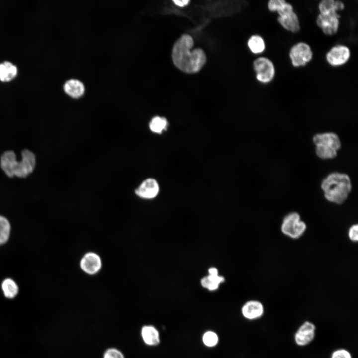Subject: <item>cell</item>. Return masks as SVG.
<instances>
[{"mask_svg":"<svg viewBox=\"0 0 358 358\" xmlns=\"http://www.w3.org/2000/svg\"><path fill=\"white\" fill-rule=\"evenodd\" d=\"M193 45L191 36L184 34L174 44L172 50V60L174 65L181 71L194 73L199 71L205 63L206 58L200 48L190 50Z\"/></svg>","mask_w":358,"mask_h":358,"instance_id":"6da1fadb","label":"cell"},{"mask_svg":"<svg viewBox=\"0 0 358 358\" xmlns=\"http://www.w3.org/2000/svg\"><path fill=\"white\" fill-rule=\"evenodd\" d=\"M321 188L327 201L336 204H342L348 198L351 191V179L346 173L332 172L322 180Z\"/></svg>","mask_w":358,"mask_h":358,"instance_id":"7a4b0ae2","label":"cell"},{"mask_svg":"<svg viewBox=\"0 0 358 358\" xmlns=\"http://www.w3.org/2000/svg\"><path fill=\"white\" fill-rule=\"evenodd\" d=\"M268 8L271 12H277V21L285 29L293 33L299 31L298 17L290 3L284 0H270L268 3Z\"/></svg>","mask_w":358,"mask_h":358,"instance_id":"3957f363","label":"cell"},{"mask_svg":"<svg viewBox=\"0 0 358 358\" xmlns=\"http://www.w3.org/2000/svg\"><path fill=\"white\" fill-rule=\"evenodd\" d=\"M312 141L316 155L323 160L335 158L341 147L338 135L332 132L317 133L313 136Z\"/></svg>","mask_w":358,"mask_h":358,"instance_id":"277c9868","label":"cell"},{"mask_svg":"<svg viewBox=\"0 0 358 358\" xmlns=\"http://www.w3.org/2000/svg\"><path fill=\"white\" fill-rule=\"evenodd\" d=\"M306 228V223L301 220L300 215L296 212H291L285 215L281 225L282 233L293 239L301 237Z\"/></svg>","mask_w":358,"mask_h":358,"instance_id":"5b68a950","label":"cell"},{"mask_svg":"<svg viewBox=\"0 0 358 358\" xmlns=\"http://www.w3.org/2000/svg\"><path fill=\"white\" fill-rule=\"evenodd\" d=\"M253 68L257 80L263 83H268L274 78L275 70L273 62L268 58L260 57L253 62Z\"/></svg>","mask_w":358,"mask_h":358,"instance_id":"8992f818","label":"cell"},{"mask_svg":"<svg viewBox=\"0 0 358 358\" xmlns=\"http://www.w3.org/2000/svg\"><path fill=\"white\" fill-rule=\"evenodd\" d=\"M289 56L292 65L299 67L305 66L312 60L313 52L308 44L300 42L291 47Z\"/></svg>","mask_w":358,"mask_h":358,"instance_id":"52a82bcc","label":"cell"},{"mask_svg":"<svg viewBox=\"0 0 358 358\" xmlns=\"http://www.w3.org/2000/svg\"><path fill=\"white\" fill-rule=\"evenodd\" d=\"M21 160L16 161L14 171V176L25 178L31 173L36 165V157L34 154L28 149L22 151Z\"/></svg>","mask_w":358,"mask_h":358,"instance_id":"ba28073f","label":"cell"},{"mask_svg":"<svg viewBox=\"0 0 358 358\" xmlns=\"http://www.w3.org/2000/svg\"><path fill=\"white\" fill-rule=\"evenodd\" d=\"M340 15L337 12L319 14L316 19L317 26L326 35L336 34L339 28Z\"/></svg>","mask_w":358,"mask_h":358,"instance_id":"9c48e42d","label":"cell"},{"mask_svg":"<svg viewBox=\"0 0 358 358\" xmlns=\"http://www.w3.org/2000/svg\"><path fill=\"white\" fill-rule=\"evenodd\" d=\"M350 56V50L347 46L338 45L330 49L326 54V59L330 65L337 67L346 64Z\"/></svg>","mask_w":358,"mask_h":358,"instance_id":"30bf717a","label":"cell"},{"mask_svg":"<svg viewBox=\"0 0 358 358\" xmlns=\"http://www.w3.org/2000/svg\"><path fill=\"white\" fill-rule=\"evenodd\" d=\"M80 266L85 273L94 275L97 273L101 269L102 261L97 254L89 252L82 257L80 262Z\"/></svg>","mask_w":358,"mask_h":358,"instance_id":"8fae6325","label":"cell"},{"mask_svg":"<svg viewBox=\"0 0 358 358\" xmlns=\"http://www.w3.org/2000/svg\"><path fill=\"white\" fill-rule=\"evenodd\" d=\"M159 191L160 186L157 181L153 178H148L141 183L135 192L141 198L151 199L158 195Z\"/></svg>","mask_w":358,"mask_h":358,"instance_id":"7c38bea8","label":"cell"},{"mask_svg":"<svg viewBox=\"0 0 358 358\" xmlns=\"http://www.w3.org/2000/svg\"><path fill=\"white\" fill-rule=\"evenodd\" d=\"M315 330L316 327L313 323L309 321L305 322L295 333V343L300 346L309 344L315 337Z\"/></svg>","mask_w":358,"mask_h":358,"instance_id":"4fadbf2b","label":"cell"},{"mask_svg":"<svg viewBox=\"0 0 358 358\" xmlns=\"http://www.w3.org/2000/svg\"><path fill=\"white\" fill-rule=\"evenodd\" d=\"M63 89L67 95L73 98L80 97L85 91L84 83L81 80L75 78L67 80L63 84Z\"/></svg>","mask_w":358,"mask_h":358,"instance_id":"5bb4252c","label":"cell"},{"mask_svg":"<svg viewBox=\"0 0 358 358\" xmlns=\"http://www.w3.org/2000/svg\"><path fill=\"white\" fill-rule=\"evenodd\" d=\"M264 306L261 302L257 300H250L246 302L242 307L243 316L250 320L261 317L264 313Z\"/></svg>","mask_w":358,"mask_h":358,"instance_id":"9a60e30c","label":"cell"},{"mask_svg":"<svg viewBox=\"0 0 358 358\" xmlns=\"http://www.w3.org/2000/svg\"><path fill=\"white\" fill-rule=\"evenodd\" d=\"M18 69L16 65L9 61L0 63V81L8 83L16 78Z\"/></svg>","mask_w":358,"mask_h":358,"instance_id":"2e32d148","label":"cell"},{"mask_svg":"<svg viewBox=\"0 0 358 358\" xmlns=\"http://www.w3.org/2000/svg\"><path fill=\"white\" fill-rule=\"evenodd\" d=\"M16 156L13 151H7L3 153L0 158V165L1 169L9 177H13Z\"/></svg>","mask_w":358,"mask_h":358,"instance_id":"e0dca14e","label":"cell"},{"mask_svg":"<svg viewBox=\"0 0 358 358\" xmlns=\"http://www.w3.org/2000/svg\"><path fill=\"white\" fill-rule=\"evenodd\" d=\"M142 338L145 344L156 346L160 343V336L156 328L151 325L144 326L141 329Z\"/></svg>","mask_w":358,"mask_h":358,"instance_id":"ac0fdd59","label":"cell"},{"mask_svg":"<svg viewBox=\"0 0 358 358\" xmlns=\"http://www.w3.org/2000/svg\"><path fill=\"white\" fill-rule=\"evenodd\" d=\"M345 8L344 3L340 0H323L318 4L320 14H326L331 12H339Z\"/></svg>","mask_w":358,"mask_h":358,"instance_id":"d6986e66","label":"cell"},{"mask_svg":"<svg viewBox=\"0 0 358 358\" xmlns=\"http://www.w3.org/2000/svg\"><path fill=\"white\" fill-rule=\"evenodd\" d=\"M224 281L225 278L219 274L216 276L207 275L201 278L200 284L204 288L212 291L217 290L220 285Z\"/></svg>","mask_w":358,"mask_h":358,"instance_id":"ffe728a7","label":"cell"},{"mask_svg":"<svg viewBox=\"0 0 358 358\" xmlns=\"http://www.w3.org/2000/svg\"><path fill=\"white\" fill-rule=\"evenodd\" d=\"M169 125L167 119L164 117L156 116L153 117L149 124L150 130L153 133L160 134L167 130Z\"/></svg>","mask_w":358,"mask_h":358,"instance_id":"44dd1931","label":"cell"},{"mask_svg":"<svg viewBox=\"0 0 358 358\" xmlns=\"http://www.w3.org/2000/svg\"><path fill=\"white\" fill-rule=\"evenodd\" d=\"M1 288L4 295L7 298L12 299L18 294L19 289L16 282L10 278H6L3 280Z\"/></svg>","mask_w":358,"mask_h":358,"instance_id":"7402d4cb","label":"cell"},{"mask_svg":"<svg viewBox=\"0 0 358 358\" xmlns=\"http://www.w3.org/2000/svg\"><path fill=\"white\" fill-rule=\"evenodd\" d=\"M248 46L252 52L255 54L262 53L265 49V43L263 38L257 35L252 36L248 41Z\"/></svg>","mask_w":358,"mask_h":358,"instance_id":"603a6c76","label":"cell"},{"mask_svg":"<svg viewBox=\"0 0 358 358\" xmlns=\"http://www.w3.org/2000/svg\"><path fill=\"white\" fill-rule=\"evenodd\" d=\"M10 225L8 220L0 215V245L6 242L9 236Z\"/></svg>","mask_w":358,"mask_h":358,"instance_id":"cb8c5ba5","label":"cell"},{"mask_svg":"<svg viewBox=\"0 0 358 358\" xmlns=\"http://www.w3.org/2000/svg\"><path fill=\"white\" fill-rule=\"evenodd\" d=\"M218 337L213 331H208L203 335L202 341L204 345L212 347L216 346L218 342Z\"/></svg>","mask_w":358,"mask_h":358,"instance_id":"d4e9b609","label":"cell"},{"mask_svg":"<svg viewBox=\"0 0 358 358\" xmlns=\"http://www.w3.org/2000/svg\"><path fill=\"white\" fill-rule=\"evenodd\" d=\"M103 358H124L123 354L115 348H110L105 352Z\"/></svg>","mask_w":358,"mask_h":358,"instance_id":"484cf974","label":"cell"},{"mask_svg":"<svg viewBox=\"0 0 358 358\" xmlns=\"http://www.w3.org/2000/svg\"><path fill=\"white\" fill-rule=\"evenodd\" d=\"M349 239L353 242H357L358 240V225L353 224L350 226L348 233Z\"/></svg>","mask_w":358,"mask_h":358,"instance_id":"4316f807","label":"cell"},{"mask_svg":"<svg viewBox=\"0 0 358 358\" xmlns=\"http://www.w3.org/2000/svg\"><path fill=\"white\" fill-rule=\"evenodd\" d=\"M331 358H352L351 354L345 349H340L334 351Z\"/></svg>","mask_w":358,"mask_h":358,"instance_id":"83f0119b","label":"cell"},{"mask_svg":"<svg viewBox=\"0 0 358 358\" xmlns=\"http://www.w3.org/2000/svg\"><path fill=\"white\" fill-rule=\"evenodd\" d=\"M208 273L210 276H215L219 275L218 269L215 267H211L208 269Z\"/></svg>","mask_w":358,"mask_h":358,"instance_id":"f1b7e54d","label":"cell"},{"mask_svg":"<svg viewBox=\"0 0 358 358\" xmlns=\"http://www.w3.org/2000/svg\"><path fill=\"white\" fill-rule=\"evenodd\" d=\"M174 3L180 7H183L187 5L190 2L189 0H173Z\"/></svg>","mask_w":358,"mask_h":358,"instance_id":"f546056e","label":"cell"}]
</instances>
